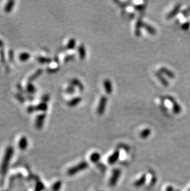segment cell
Wrapping results in <instances>:
<instances>
[{
    "mask_svg": "<svg viewBox=\"0 0 190 191\" xmlns=\"http://www.w3.org/2000/svg\"><path fill=\"white\" fill-rule=\"evenodd\" d=\"M88 166V165L87 162H82L80 163H78L77 165L69 169L67 172L68 174L70 175V176H72V175H74L75 174L77 173L79 171L85 169Z\"/></svg>",
    "mask_w": 190,
    "mask_h": 191,
    "instance_id": "6da1fadb",
    "label": "cell"
},
{
    "mask_svg": "<svg viewBox=\"0 0 190 191\" xmlns=\"http://www.w3.org/2000/svg\"><path fill=\"white\" fill-rule=\"evenodd\" d=\"M120 174H121L120 169L116 168V169H114L113 170V175L109 180V185L110 186L113 187V186L116 185V184L119 180V178L120 176Z\"/></svg>",
    "mask_w": 190,
    "mask_h": 191,
    "instance_id": "7a4b0ae2",
    "label": "cell"
},
{
    "mask_svg": "<svg viewBox=\"0 0 190 191\" xmlns=\"http://www.w3.org/2000/svg\"><path fill=\"white\" fill-rule=\"evenodd\" d=\"M107 102V98L106 96L101 97L99 102L98 107V113L100 115H102L104 113Z\"/></svg>",
    "mask_w": 190,
    "mask_h": 191,
    "instance_id": "3957f363",
    "label": "cell"
},
{
    "mask_svg": "<svg viewBox=\"0 0 190 191\" xmlns=\"http://www.w3.org/2000/svg\"><path fill=\"white\" fill-rule=\"evenodd\" d=\"M169 100L172 103V106H173V111L174 113H175L176 114L180 113L182 111V108L180 106V105H179L178 104V103L176 102V100L174 99L173 97H167Z\"/></svg>",
    "mask_w": 190,
    "mask_h": 191,
    "instance_id": "277c9868",
    "label": "cell"
},
{
    "mask_svg": "<svg viewBox=\"0 0 190 191\" xmlns=\"http://www.w3.org/2000/svg\"><path fill=\"white\" fill-rule=\"evenodd\" d=\"M119 157V150H116L108 158V163L110 165H113L116 163Z\"/></svg>",
    "mask_w": 190,
    "mask_h": 191,
    "instance_id": "5b68a950",
    "label": "cell"
},
{
    "mask_svg": "<svg viewBox=\"0 0 190 191\" xmlns=\"http://www.w3.org/2000/svg\"><path fill=\"white\" fill-rule=\"evenodd\" d=\"M180 8H181V4H177L175 7L173 8L172 11L168 14L167 17V19H172V18L175 16V15H176V14L179 12Z\"/></svg>",
    "mask_w": 190,
    "mask_h": 191,
    "instance_id": "8992f818",
    "label": "cell"
},
{
    "mask_svg": "<svg viewBox=\"0 0 190 191\" xmlns=\"http://www.w3.org/2000/svg\"><path fill=\"white\" fill-rule=\"evenodd\" d=\"M104 87L105 89V91L107 94H110L113 92V85L112 82H110L108 79L105 80L104 81Z\"/></svg>",
    "mask_w": 190,
    "mask_h": 191,
    "instance_id": "52a82bcc",
    "label": "cell"
},
{
    "mask_svg": "<svg viewBox=\"0 0 190 191\" xmlns=\"http://www.w3.org/2000/svg\"><path fill=\"white\" fill-rule=\"evenodd\" d=\"M146 174H143L139 179H138L135 182L134 186L136 187H139L142 186L145 184V183L146 181Z\"/></svg>",
    "mask_w": 190,
    "mask_h": 191,
    "instance_id": "ba28073f",
    "label": "cell"
},
{
    "mask_svg": "<svg viewBox=\"0 0 190 191\" xmlns=\"http://www.w3.org/2000/svg\"><path fill=\"white\" fill-rule=\"evenodd\" d=\"M156 76L157 77L158 79H159V81H161V82L162 84V85L164 86L167 87L169 85V83H168L167 81L165 79V77L163 76V74L161 72H156Z\"/></svg>",
    "mask_w": 190,
    "mask_h": 191,
    "instance_id": "9c48e42d",
    "label": "cell"
},
{
    "mask_svg": "<svg viewBox=\"0 0 190 191\" xmlns=\"http://www.w3.org/2000/svg\"><path fill=\"white\" fill-rule=\"evenodd\" d=\"M160 72L162 74H165L167 76H168L170 78H173L174 77H175V74H173V72L172 71H171L170 70H169L167 68H164V67H162L160 69Z\"/></svg>",
    "mask_w": 190,
    "mask_h": 191,
    "instance_id": "30bf717a",
    "label": "cell"
},
{
    "mask_svg": "<svg viewBox=\"0 0 190 191\" xmlns=\"http://www.w3.org/2000/svg\"><path fill=\"white\" fill-rule=\"evenodd\" d=\"M78 52H79V56H80V58L82 60H84L86 57V50L84 46V45H81L78 47Z\"/></svg>",
    "mask_w": 190,
    "mask_h": 191,
    "instance_id": "8fae6325",
    "label": "cell"
},
{
    "mask_svg": "<svg viewBox=\"0 0 190 191\" xmlns=\"http://www.w3.org/2000/svg\"><path fill=\"white\" fill-rule=\"evenodd\" d=\"M100 158H101V155L98 152L93 153L90 156V160L92 162L95 163H98V161L100 160Z\"/></svg>",
    "mask_w": 190,
    "mask_h": 191,
    "instance_id": "7c38bea8",
    "label": "cell"
},
{
    "mask_svg": "<svg viewBox=\"0 0 190 191\" xmlns=\"http://www.w3.org/2000/svg\"><path fill=\"white\" fill-rule=\"evenodd\" d=\"M142 26H143V23H142L141 19H138V20L137 21V22H136V30H135V34L137 36H139V34H141L140 29Z\"/></svg>",
    "mask_w": 190,
    "mask_h": 191,
    "instance_id": "4fadbf2b",
    "label": "cell"
},
{
    "mask_svg": "<svg viewBox=\"0 0 190 191\" xmlns=\"http://www.w3.org/2000/svg\"><path fill=\"white\" fill-rule=\"evenodd\" d=\"M143 27L151 35H155L156 34V30L152 26L148 25V24H143Z\"/></svg>",
    "mask_w": 190,
    "mask_h": 191,
    "instance_id": "5bb4252c",
    "label": "cell"
},
{
    "mask_svg": "<svg viewBox=\"0 0 190 191\" xmlns=\"http://www.w3.org/2000/svg\"><path fill=\"white\" fill-rule=\"evenodd\" d=\"M151 129H149L148 128H146V129H144L143 131H142L141 132L140 137L141 138H142V139H146L151 134Z\"/></svg>",
    "mask_w": 190,
    "mask_h": 191,
    "instance_id": "9a60e30c",
    "label": "cell"
},
{
    "mask_svg": "<svg viewBox=\"0 0 190 191\" xmlns=\"http://www.w3.org/2000/svg\"><path fill=\"white\" fill-rule=\"evenodd\" d=\"M72 82H73V84H74L75 85H77V86L79 88V89H80V90L84 91V86L83 85V84H82V82H80L78 80H77V79H74V80L72 81Z\"/></svg>",
    "mask_w": 190,
    "mask_h": 191,
    "instance_id": "2e32d148",
    "label": "cell"
},
{
    "mask_svg": "<svg viewBox=\"0 0 190 191\" xmlns=\"http://www.w3.org/2000/svg\"><path fill=\"white\" fill-rule=\"evenodd\" d=\"M81 101H82V98L77 97V98L74 99L72 101H70V102L69 103V105L71 106H74L77 105L78 103H80Z\"/></svg>",
    "mask_w": 190,
    "mask_h": 191,
    "instance_id": "e0dca14e",
    "label": "cell"
},
{
    "mask_svg": "<svg viewBox=\"0 0 190 191\" xmlns=\"http://www.w3.org/2000/svg\"><path fill=\"white\" fill-rule=\"evenodd\" d=\"M75 41L74 39H72L70 42L69 43V49H73V48H74L75 46Z\"/></svg>",
    "mask_w": 190,
    "mask_h": 191,
    "instance_id": "ac0fdd59",
    "label": "cell"
},
{
    "mask_svg": "<svg viewBox=\"0 0 190 191\" xmlns=\"http://www.w3.org/2000/svg\"><path fill=\"white\" fill-rule=\"evenodd\" d=\"M189 27H190V22H186L182 25V28L184 30L188 29L189 28Z\"/></svg>",
    "mask_w": 190,
    "mask_h": 191,
    "instance_id": "d6986e66",
    "label": "cell"
},
{
    "mask_svg": "<svg viewBox=\"0 0 190 191\" xmlns=\"http://www.w3.org/2000/svg\"><path fill=\"white\" fill-rule=\"evenodd\" d=\"M98 167L99 169H100L101 171H103V172H104V171H105L106 170V167L103 164H102V163H100V164L98 165Z\"/></svg>",
    "mask_w": 190,
    "mask_h": 191,
    "instance_id": "ffe728a7",
    "label": "cell"
},
{
    "mask_svg": "<svg viewBox=\"0 0 190 191\" xmlns=\"http://www.w3.org/2000/svg\"><path fill=\"white\" fill-rule=\"evenodd\" d=\"M61 183H60V182H59V183H57V184H56V185H55V186L54 187V190H58L59 189V187H60V186H61Z\"/></svg>",
    "mask_w": 190,
    "mask_h": 191,
    "instance_id": "44dd1931",
    "label": "cell"
}]
</instances>
